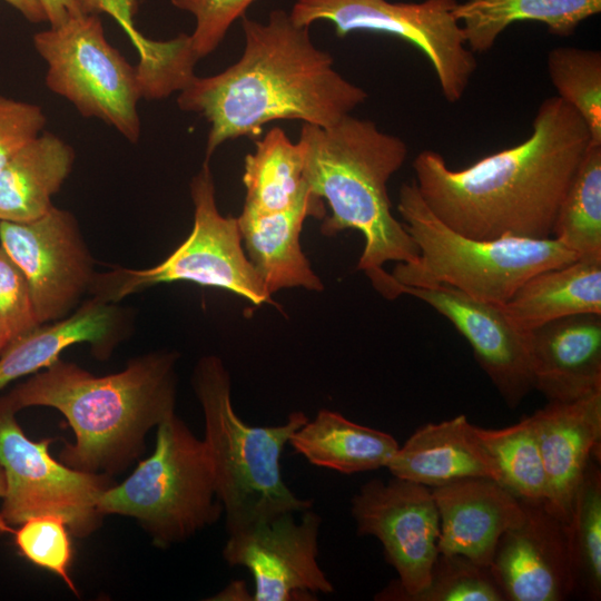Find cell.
<instances>
[{
	"mask_svg": "<svg viewBox=\"0 0 601 601\" xmlns=\"http://www.w3.org/2000/svg\"><path fill=\"white\" fill-rule=\"evenodd\" d=\"M17 413L6 396H0V464L4 475L0 529L53 514L67 522L73 536L90 535L105 518L98 511L99 499L116 482L111 475L80 471L53 459L49 447L55 439L30 440Z\"/></svg>",
	"mask_w": 601,
	"mask_h": 601,
	"instance_id": "30bf717a",
	"label": "cell"
},
{
	"mask_svg": "<svg viewBox=\"0 0 601 601\" xmlns=\"http://www.w3.org/2000/svg\"><path fill=\"white\" fill-rule=\"evenodd\" d=\"M600 11L601 0H465L456 4L454 17L475 53L489 51L512 23L538 21L552 35L566 37Z\"/></svg>",
	"mask_w": 601,
	"mask_h": 601,
	"instance_id": "484cf974",
	"label": "cell"
},
{
	"mask_svg": "<svg viewBox=\"0 0 601 601\" xmlns=\"http://www.w3.org/2000/svg\"><path fill=\"white\" fill-rule=\"evenodd\" d=\"M242 29L240 58L217 75L195 76L178 92V107L209 124L205 160L225 141L255 137L272 121L328 127L366 100V91L315 46L309 27L286 10L270 11L266 22L244 16Z\"/></svg>",
	"mask_w": 601,
	"mask_h": 601,
	"instance_id": "7a4b0ae2",
	"label": "cell"
},
{
	"mask_svg": "<svg viewBox=\"0 0 601 601\" xmlns=\"http://www.w3.org/2000/svg\"><path fill=\"white\" fill-rule=\"evenodd\" d=\"M440 518L437 549L490 566L501 535L524 516L520 499L490 477L431 487Z\"/></svg>",
	"mask_w": 601,
	"mask_h": 601,
	"instance_id": "ac0fdd59",
	"label": "cell"
},
{
	"mask_svg": "<svg viewBox=\"0 0 601 601\" xmlns=\"http://www.w3.org/2000/svg\"><path fill=\"white\" fill-rule=\"evenodd\" d=\"M86 14L107 13L127 33L139 55L138 65L150 68L157 65L166 52L165 40L145 38L134 24L138 0H78Z\"/></svg>",
	"mask_w": 601,
	"mask_h": 601,
	"instance_id": "8d00e7d4",
	"label": "cell"
},
{
	"mask_svg": "<svg viewBox=\"0 0 601 601\" xmlns=\"http://www.w3.org/2000/svg\"><path fill=\"white\" fill-rule=\"evenodd\" d=\"M546 476L545 504L568 523L575 492L592 456L600 459L601 392L549 401L531 415Z\"/></svg>",
	"mask_w": 601,
	"mask_h": 601,
	"instance_id": "e0dca14e",
	"label": "cell"
},
{
	"mask_svg": "<svg viewBox=\"0 0 601 601\" xmlns=\"http://www.w3.org/2000/svg\"><path fill=\"white\" fill-rule=\"evenodd\" d=\"M406 601H505L489 566L439 552L426 585Z\"/></svg>",
	"mask_w": 601,
	"mask_h": 601,
	"instance_id": "d6a6232c",
	"label": "cell"
},
{
	"mask_svg": "<svg viewBox=\"0 0 601 601\" xmlns=\"http://www.w3.org/2000/svg\"><path fill=\"white\" fill-rule=\"evenodd\" d=\"M190 196L194 225L188 237L156 266L96 274L93 297L114 304L154 285L189 282L228 290L254 305L273 304L246 256L237 218L223 216L217 208L209 161L193 177Z\"/></svg>",
	"mask_w": 601,
	"mask_h": 601,
	"instance_id": "ba28073f",
	"label": "cell"
},
{
	"mask_svg": "<svg viewBox=\"0 0 601 601\" xmlns=\"http://www.w3.org/2000/svg\"><path fill=\"white\" fill-rule=\"evenodd\" d=\"M50 27H57L69 19L83 14L78 0H39Z\"/></svg>",
	"mask_w": 601,
	"mask_h": 601,
	"instance_id": "74e56055",
	"label": "cell"
},
{
	"mask_svg": "<svg viewBox=\"0 0 601 601\" xmlns=\"http://www.w3.org/2000/svg\"><path fill=\"white\" fill-rule=\"evenodd\" d=\"M18 10L28 21L41 23L47 21L46 12L39 0H3Z\"/></svg>",
	"mask_w": 601,
	"mask_h": 601,
	"instance_id": "f35d334b",
	"label": "cell"
},
{
	"mask_svg": "<svg viewBox=\"0 0 601 601\" xmlns=\"http://www.w3.org/2000/svg\"><path fill=\"white\" fill-rule=\"evenodd\" d=\"M98 511L135 519L161 549L181 543L224 513L204 440L176 413L157 425L154 452L99 499Z\"/></svg>",
	"mask_w": 601,
	"mask_h": 601,
	"instance_id": "52a82bcc",
	"label": "cell"
},
{
	"mask_svg": "<svg viewBox=\"0 0 601 601\" xmlns=\"http://www.w3.org/2000/svg\"><path fill=\"white\" fill-rule=\"evenodd\" d=\"M288 444L311 464L343 474L386 467L400 446L393 435L325 408L298 427Z\"/></svg>",
	"mask_w": 601,
	"mask_h": 601,
	"instance_id": "d4e9b609",
	"label": "cell"
},
{
	"mask_svg": "<svg viewBox=\"0 0 601 601\" xmlns=\"http://www.w3.org/2000/svg\"><path fill=\"white\" fill-rule=\"evenodd\" d=\"M3 494H4V475H3V470L0 464V501Z\"/></svg>",
	"mask_w": 601,
	"mask_h": 601,
	"instance_id": "ab89813d",
	"label": "cell"
},
{
	"mask_svg": "<svg viewBox=\"0 0 601 601\" xmlns=\"http://www.w3.org/2000/svg\"><path fill=\"white\" fill-rule=\"evenodd\" d=\"M177 357L146 354L104 376L58 358L4 396L17 412L31 406L59 411L75 434L60 461L112 476L142 453L147 433L175 413Z\"/></svg>",
	"mask_w": 601,
	"mask_h": 601,
	"instance_id": "3957f363",
	"label": "cell"
},
{
	"mask_svg": "<svg viewBox=\"0 0 601 601\" xmlns=\"http://www.w3.org/2000/svg\"><path fill=\"white\" fill-rule=\"evenodd\" d=\"M0 246L23 273L39 324L69 316L96 277L75 216L52 207L27 223L0 221Z\"/></svg>",
	"mask_w": 601,
	"mask_h": 601,
	"instance_id": "4fadbf2b",
	"label": "cell"
},
{
	"mask_svg": "<svg viewBox=\"0 0 601 601\" xmlns=\"http://www.w3.org/2000/svg\"><path fill=\"white\" fill-rule=\"evenodd\" d=\"M0 532L12 533L14 545L22 558L59 577L67 588L78 595L70 575L73 560L72 534L61 516L53 514L32 516L16 528L3 526Z\"/></svg>",
	"mask_w": 601,
	"mask_h": 601,
	"instance_id": "1f68e13d",
	"label": "cell"
},
{
	"mask_svg": "<svg viewBox=\"0 0 601 601\" xmlns=\"http://www.w3.org/2000/svg\"><path fill=\"white\" fill-rule=\"evenodd\" d=\"M553 238L578 258H601V145L590 144L560 205Z\"/></svg>",
	"mask_w": 601,
	"mask_h": 601,
	"instance_id": "f1b7e54d",
	"label": "cell"
},
{
	"mask_svg": "<svg viewBox=\"0 0 601 601\" xmlns=\"http://www.w3.org/2000/svg\"><path fill=\"white\" fill-rule=\"evenodd\" d=\"M9 345V342L8 339L6 338V336L2 334V332L0 331V355L1 353L4 351V348Z\"/></svg>",
	"mask_w": 601,
	"mask_h": 601,
	"instance_id": "60d3db41",
	"label": "cell"
},
{
	"mask_svg": "<svg viewBox=\"0 0 601 601\" xmlns=\"http://www.w3.org/2000/svg\"><path fill=\"white\" fill-rule=\"evenodd\" d=\"M358 535L376 538L397 579L376 600L406 601L423 589L439 554L440 518L431 487L401 477L372 479L352 499Z\"/></svg>",
	"mask_w": 601,
	"mask_h": 601,
	"instance_id": "7c38bea8",
	"label": "cell"
},
{
	"mask_svg": "<svg viewBox=\"0 0 601 601\" xmlns=\"http://www.w3.org/2000/svg\"><path fill=\"white\" fill-rule=\"evenodd\" d=\"M46 122L40 106L0 93V171L20 149L41 134Z\"/></svg>",
	"mask_w": 601,
	"mask_h": 601,
	"instance_id": "d590c367",
	"label": "cell"
},
{
	"mask_svg": "<svg viewBox=\"0 0 601 601\" xmlns=\"http://www.w3.org/2000/svg\"><path fill=\"white\" fill-rule=\"evenodd\" d=\"M193 385L204 413L203 440L211 460L227 535L285 513L312 509V500L296 496L280 471L286 444L308 417L297 411L280 425L245 423L233 406L229 373L216 356L198 362Z\"/></svg>",
	"mask_w": 601,
	"mask_h": 601,
	"instance_id": "5b68a950",
	"label": "cell"
},
{
	"mask_svg": "<svg viewBox=\"0 0 601 601\" xmlns=\"http://www.w3.org/2000/svg\"><path fill=\"white\" fill-rule=\"evenodd\" d=\"M47 63L46 86L87 118L114 127L130 142L140 138L144 98L137 66L109 43L98 14H80L33 36Z\"/></svg>",
	"mask_w": 601,
	"mask_h": 601,
	"instance_id": "9c48e42d",
	"label": "cell"
},
{
	"mask_svg": "<svg viewBox=\"0 0 601 601\" xmlns=\"http://www.w3.org/2000/svg\"><path fill=\"white\" fill-rule=\"evenodd\" d=\"M397 210L418 248L415 262L398 263L391 274L405 286L446 285L474 298L503 305L531 276L578 259L553 237L464 236L433 214L414 179L401 186Z\"/></svg>",
	"mask_w": 601,
	"mask_h": 601,
	"instance_id": "8992f818",
	"label": "cell"
},
{
	"mask_svg": "<svg viewBox=\"0 0 601 601\" xmlns=\"http://www.w3.org/2000/svg\"><path fill=\"white\" fill-rule=\"evenodd\" d=\"M322 519L311 509L282 514L269 522L228 535L223 558L246 568L254 579V601L311 600L331 593L333 584L318 563Z\"/></svg>",
	"mask_w": 601,
	"mask_h": 601,
	"instance_id": "5bb4252c",
	"label": "cell"
},
{
	"mask_svg": "<svg viewBox=\"0 0 601 601\" xmlns=\"http://www.w3.org/2000/svg\"><path fill=\"white\" fill-rule=\"evenodd\" d=\"M122 316L112 303L93 297L69 316L41 324L13 339L0 355V391L60 358L68 347L88 343L96 356L110 355L122 334Z\"/></svg>",
	"mask_w": 601,
	"mask_h": 601,
	"instance_id": "44dd1931",
	"label": "cell"
},
{
	"mask_svg": "<svg viewBox=\"0 0 601 601\" xmlns=\"http://www.w3.org/2000/svg\"><path fill=\"white\" fill-rule=\"evenodd\" d=\"M523 520L497 541L490 571L505 601H563L575 592L566 523L544 500H521Z\"/></svg>",
	"mask_w": 601,
	"mask_h": 601,
	"instance_id": "2e32d148",
	"label": "cell"
},
{
	"mask_svg": "<svg viewBox=\"0 0 601 601\" xmlns=\"http://www.w3.org/2000/svg\"><path fill=\"white\" fill-rule=\"evenodd\" d=\"M548 72L558 97L587 125L591 142L601 145V52L554 48L548 55Z\"/></svg>",
	"mask_w": 601,
	"mask_h": 601,
	"instance_id": "4dcf8cb0",
	"label": "cell"
},
{
	"mask_svg": "<svg viewBox=\"0 0 601 601\" xmlns=\"http://www.w3.org/2000/svg\"><path fill=\"white\" fill-rule=\"evenodd\" d=\"M297 141L304 152L305 181L331 209L322 234L362 233L365 243L356 268L374 288L390 275L385 263L415 262L418 248L392 214L387 194L390 178L406 159V144L351 114L328 127L303 124Z\"/></svg>",
	"mask_w": 601,
	"mask_h": 601,
	"instance_id": "277c9868",
	"label": "cell"
},
{
	"mask_svg": "<svg viewBox=\"0 0 601 601\" xmlns=\"http://www.w3.org/2000/svg\"><path fill=\"white\" fill-rule=\"evenodd\" d=\"M308 217H326L324 200L311 189L287 209L264 213L244 206L237 217L246 256L270 296L283 288H324L300 246L302 228Z\"/></svg>",
	"mask_w": 601,
	"mask_h": 601,
	"instance_id": "ffe728a7",
	"label": "cell"
},
{
	"mask_svg": "<svg viewBox=\"0 0 601 601\" xmlns=\"http://www.w3.org/2000/svg\"><path fill=\"white\" fill-rule=\"evenodd\" d=\"M590 144L582 118L554 96L541 102L523 142L460 170L423 150L414 181L433 214L464 236L546 239Z\"/></svg>",
	"mask_w": 601,
	"mask_h": 601,
	"instance_id": "6da1fadb",
	"label": "cell"
},
{
	"mask_svg": "<svg viewBox=\"0 0 601 601\" xmlns=\"http://www.w3.org/2000/svg\"><path fill=\"white\" fill-rule=\"evenodd\" d=\"M255 1L257 0H170V3L195 18V29L189 39L198 61L218 48L231 24L242 19Z\"/></svg>",
	"mask_w": 601,
	"mask_h": 601,
	"instance_id": "836d02e7",
	"label": "cell"
},
{
	"mask_svg": "<svg viewBox=\"0 0 601 601\" xmlns=\"http://www.w3.org/2000/svg\"><path fill=\"white\" fill-rule=\"evenodd\" d=\"M472 432L491 457L502 486L520 500L545 501L546 476L531 415L502 428L472 424Z\"/></svg>",
	"mask_w": 601,
	"mask_h": 601,
	"instance_id": "83f0119b",
	"label": "cell"
},
{
	"mask_svg": "<svg viewBox=\"0 0 601 601\" xmlns=\"http://www.w3.org/2000/svg\"><path fill=\"white\" fill-rule=\"evenodd\" d=\"M243 184L244 206L258 211H280L297 204L309 193L300 144L279 127L268 130L245 157Z\"/></svg>",
	"mask_w": 601,
	"mask_h": 601,
	"instance_id": "4316f807",
	"label": "cell"
},
{
	"mask_svg": "<svg viewBox=\"0 0 601 601\" xmlns=\"http://www.w3.org/2000/svg\"><path fill=\"white\" fill-rule=\"evenodd\" d=\"M502 309L521 331L583 313L601 314V258H578L528 278Z\"/></svg>",
	"mask_w": 601,
	"mask_h": 601,
	"instance_id": "cb8c5ba5",
	"label": "cell"
},
{
	"mask_svg": "<svg viewBox=\"0 0 601 601\" xmlns=\"http://www.w3.org/2000/svg\"><path fill=\"white\" fill-rule=\"evenodd\" d=\"M39 325L28 282L0 246V331L10 344Z\"/></svg>",
	"mask_w": 601,
	"mask_h": 601,
	"instance_id": "e575fe53",
	"label": "cell"
},
{
	"mask_svg": "<svg viewBox=\"0 0 601 601\" xmlns=\"http://www.w3.org/2000/svg\"><path fill=\"white\" fill-rule=\"evenodd\" d=\"M401 295L423 300L453 324L469 342L480 367L510 408L519 406L534 390L526 332L510 321L501 305L474 298L446 285L414 287L393 278L386 298Z\"/></svg>",
	"mask_w": 601,
	"mask_h": 601,
	"instance_id": "9a60e30c",
	"label": "cell"
},
{
	"mask_svg": "<svg viewBox=\"0 0 601 601\" xmlns=\"http://www.w3.org/2000/svg\"><path fill=\"white\" fill-rule=\"evenodd\" d=\"M75 157L73 148L51 132L29 141L0 171V221L27 223L46 215Z\"/></svg>",
	"mask_w": 601,
	"mask_h": 601,
	"instance_id": "603a6c76",
	"label": "cell"
},
{
	"mask_svg": "<svg viewBox=\"0 0 601 601\" xmlns=\"http://www.w3.org/2000/svg\"><path fill=\"white\" fill-rule=\"evenodd\" d=\"M575 574V592L585 599L601 598V469L592 456L575 492L566 523Z\"/></svg>",
	"mask_w": 601,
	"mask_h": 601,
	"instance_id": "f546056e",
	"label": "cell"
},
{
	"mask_svg": "<svg viewBox=\"0 0 601 601\" xmlns=\"http://www.w3.org/2000/svg\"><path fill=\"white\" fill-rule=\"evenodd\" d=\"M386 467L393 476L428 487L466 477L499 480L491 457L464 414L418 427L398 446Z\"/></svg>",
	"mask_w": 601,
	"mask_h": 601,
	"instance_id": "7402d4cb",
	"label": "cell"
},
{
	"mask_svg": "<svg viewBox=\"0 0 601 601\" xmlns=\"http://www.w3.org/2000/svg\"><path fill=\"white\" fill-rule=\"evenodd\" d=\"M457 0L391 2L387 0H296L292 20L304 27L328 21L337 37L367 31L394 36L412 43L431 61L449 102L464 95L476 69L454 9Z\"/></svg>",
	"mask_w": 601,
	"mask_h": 601,
	"instance_id": "8fae6325",
	"label": "cell"
},
{
	"mask_svg": "<svg viewBox=\"0 0 601 601\" xmlns=\"http://www.w3.org/2000/svg\"><path fill=\"white\" fill-rule=\"evenodd\" d=\"M533 388L548 401L601 392V314L560 317L526 331Z\"/></svg>",
	"mask_w": 601,
	"mask_h": 601,
	"instance_id": "d6986e66",
	"label": "cell"
}]
</instances>
